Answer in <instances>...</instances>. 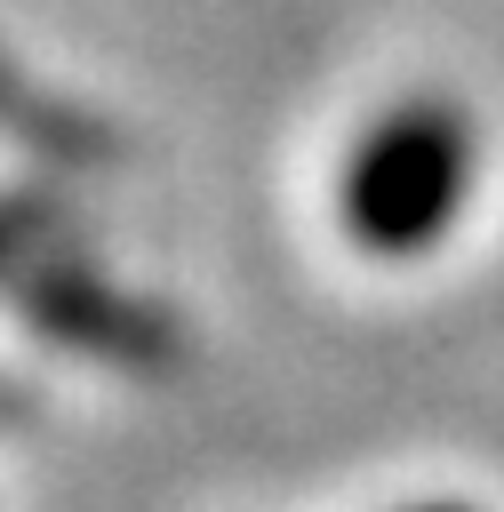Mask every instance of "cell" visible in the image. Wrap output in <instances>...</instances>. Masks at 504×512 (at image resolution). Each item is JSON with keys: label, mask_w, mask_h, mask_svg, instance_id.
Here are the masks:
<instances>
[{"label": "cell", "mask_w": 504, "mask_h": 512, "mask_svg": "<svg viewBox=\"0 0 504 512\" xmlns=\"http://www.w3.org/2000/svg\"><path fill=\"white\" fill-rule=\"evenodd\" d=\"M480 192V120L448 96L384 104L336 160V232L368 264H416L448 248Z\"/></svg>", "instance_id": "obj_1"}, {"label": "cell", "mask_w": 504, "mask_h": 512, "mask_svg": "<svg viewBox=\"0 0 504 512\" xmlns=\"http://www.w3.org/2000/svg\"><path fill=\"white\" fill-rule=\"evenodd\" d=\"M400 512H480V504H456V496H432V504H400Z\"/></svg>", "instance_id": "obj_2"}]
</instances>
